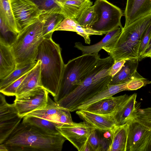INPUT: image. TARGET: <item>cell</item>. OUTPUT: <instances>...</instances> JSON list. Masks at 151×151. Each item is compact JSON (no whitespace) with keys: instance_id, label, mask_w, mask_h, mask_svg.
I'll use <instances>...</instances> for the list:
<instances>
[{"instance_id":"1","label":"cell","mask_w":151,"mask_h":151,"mask_svg":"<svg viewBox=\"0 0 151 151\" xmlns=\"http://www.w3.org/2000/svg\"><path fill=\"white\" fill-rule=\"evenodd\" d=\"M66 140L22 121L3 143L8 151H61Z\"/></svg>"},{"instance_id":"2","label":"cell","mask_w":151,"mask_h":151,"mask_svg":"<svg viewBox=\"0 0 151 151\" xmlns=\"http://www.w3.org/2000/svg\"><path fill=\"white\" fill-rule=\"evenodd\" d=\"M114 60L110 56L100 58L86 79L72 91L55 102L59 107L71 112L79 104L104 89L109 84V75Z\"/></svg>"},{"instance_id":"3","label":"cell","mask_w":151,"mask_h":151,"mask_svg":"<svg viewBox=\"0 0 151 151\" xmlns=\"http://www.w3.org/2000/svg\"><path fill=\"white\" fill-rule=\"evenodd\" d=\"M41 61V85L54 97L59 91L64 66L61 49L52 37L44 38L40 45L36 61Z\"/></svg>"},{"instance_id":"4","label":"cell","mask_w":151,"mask_h":151,"mask_svg":"<svg viewBox=\"0 0 151 151\" xmlns=\"http://www.w3.org/2000/svg\"><path fill=\"white\" fill-rule=\"evenodd\" d=\"M151 24V13L124 26L116 41L102 49L111 57L114 63L123 59L138 60L142 38Z\"/></svg>"},{"instance_id":"5","label":"cell","mask_w":151,"mask_h":151,"mask_svg":"<svg viewBox=\"0 0 151 151\" xmlns=\"http://www.w3.org/2000/svg\"><path fill=\"white\" fill-rule=\"evenodd\" d=\"M42 28L38 19L22 28L10 44L17 68L36 62L39 47L44 38Z\"/></svg>"},{"instance_id":"6","label":"cell","mask_w":151,"mask_h":151,"mask_svg":"<svg viewBox=\"0 0 151 151\" xmlns=\"http://www.w3.org/2000/svg\"><path fill=\"white\" fill-rule=\"evenodd\" d=\"M100 55L85 54L69 60L65 64L58 94L54 99L57 102L73 90L89 75Z\"/></svg>"},{"instance_id":"7","label":"cell","mask_w":151,"mask_h":151,"mask_svg":"<svg viewBox=\"0 0 151 151\" xmlns=\"http://www.w3.org/2000/svg\"><path fill=\"white\" fill-rule=\"evenodd\" d=\"M93 6L96 20L89 28L103 34L117 27L122 29L121 19L124 15L120 8L107 0H96Z\"/></svg>"},{"instance_id":"8","label":"cell","mask_w":151,"mask_h":151,"mask_svg":"<svg viewBox=\"0 0 151 151\" xmlns=\"http://www.w3.org/2000/svg\"><path fill=\"white\" fill-rule=\"evenodd\" d=\"M48 92L40 86L21 96L14 101L19 116L22 118L29 113L45 107L48 101Z\"/></svg>"},{"instance_id":"9","label":"cell","mask_w":151,"mask_h":151,"mask_svg":"<svg viewBox=\"0 0 151 151\" xmlns=\"http://www.w3.org/2000/svg\"><path fill=\"white\" fill-rule=\"evenodd\" d=\"M4 95L0 94V144L3 143L23 119L18 114L14 103L8 104Z\"/></svg>"},{"instance_id":"10","label":"cell","mask_w":151,"mask_h":151,"mask_svg":"<svg viewBox=\"0 0 151 151\" xmlns=\"http://www.w3.org/2000/svg\"><path fill=\"white\" fill-rule=\"evenodd\" d=\"M93 128L84 121L57 127L60 133L78 151H83Z\"/></svg>"},{"instance_id":"11","label":"cell","mask_w":151,"mask_h":151,"mask_svg":"<svg viewBox=\"0 0 151 151\" xmlns=\"http://www.w3.org/2000/svg\"><path fill=\"white\" fill-rule=\"evenodd\" d=\"M127 124L126 151H145L151 138V130L134 119Z\"/></svg>"},{"instance_id":"12","label":"cell","mask_w":151,"mask_h":151,"mask_svg":"<svg viewBox=\"0 0 151 151\" xmlns=\"http://www.w3.org/2000/svg\"><path fill=\"white\" fill-rule=\"evenodd\" d=\"M16 20L22 29L38 19L41 12L30 0H10Z\"/></svg>"},{"instance_id":"13","label":"cell","mask_w":151,"mask_h":151,"mask_svg":"<svg viewBox=\"0 0 151 151\" xmlns=\"http://www.w3.org/2000/svg\"><path fill=\"white\" fill-rule=\"evenodd\" d=\"M70 112L67 109L59 107L49 97L47 104L45 107L33 111L26 115L43 118L63 125L71 124L74 122Z\"/></svg>"},{"instance_id":"14","label":"cell","mask_w":151,"mask_h":151,"mask_svg":"<svg viewBox=\"0 0 151 151\" xmlns=\"http://www.w3.org/2000/svg\"><path fill=\"white\" fill-rule=\"evenodd\" d=\"M76 113L88 125L102 132H109L115 126L114 114L103 115L85 109L76 111Z\"/></svg>"},{"instance_id":"15","label":"cell","mask_w":151,"mask_h":151,"mask_svg":"<svg viewBox=\"0 0 151 151\" xmlns=\"http://www.w3.org/2000/svg\"><path fill=\"white\" fill-rule=\"evenodd\" d=\"M151 13V0H127L124 16L126 26L139 18Z\"/></svg>"},{"instance_id":"16","label":"cell","mask_w":151,"mask_h":151,"mask_svg":"<svg viewBox=\"0 0 151 151\" xmlns=\"http://www.w3.org/2000/svg\"><path fill=\"white\" fill-rule=\"evenodd\" d=\"M137 97L136 93L129 96L120 106L114 115L116 126L128 124L134 119L139 107L136 101Z\"/></svg>"},{"instance_id":"17","label":"cell","mask_w":151,"mask_h":151,"mask_svg":"<svg viewBox=\"0 0 151 151\" xmlns=\"http://www.w3.org/2000/svg\"><path fill=\"white\" fill-rule=\"evenodd\" d=\"M17 68L16 62L10 44L0 37V79L6 77Z\"/></svg>"},{"instance_id":"18","label":"cell","mask_w":151,"mask_h":151,"mask_svg":"<svg viewBox=\"0 0 151 151\" xmlns=\"http://www.w3.org/2000/svg\"><path fill=\"white\" fill-rule=\"evenodd\" d=\"M128 95L126 94L118 96H111L93 104L85 110L99 114H115L120 106Z\"/></svg>"},{"instance_id":"19","label":"cell","mask_w":151,"mask_h":151,"mask_svg":"<svg viewBox=\"0 0 151 151\" xmlns=\"http://www.w3.org/2000/svg\"><path fill=\"white\" fill-rule=\"evenodd\" d=\"M41 61L37 60L34 67L27 73L18 88L16 98H18L40 86H42L41 81Z\"/></svg>"},{"instance_id":"20","label":"cell","mask_w":151,"mask_h":151,"mask_svg":"<svg viewBox=\"0 0 151 151\" xmlns=\"http://www.w3.org/2000/svg\"><path fill=\"white\" fill-rule=\"evenodd\" d=\"M121 29L117 27L108 32L105 36L98 42L89 46H84L80 42L75 43L74 47L80 50L82 54H98L99 52L103 47L109 46L114 42L119 36Z\"/></svg>"},{"instance_id":"21","label":"cell","mask_w":151,"mask_h":151,"mask_svg":"<svg viewBox=\"0 0 151 151\" xmlns=\"http://www.w3.org/2000/svg\"><path fill=\"white\" fill-rule=\"evenodd\" d=\"M129 82L116 85H108L104 89L79 104L74 108L71 112L81 109H85L90 105L96 102L113 96L116 94L121 91H128L127 86Z\"/></svg>"},{"instance_id":"22","label":"cell","mask_w":151,"mask_h":151,"mask_svg":"<svg viewBox=\"0 0 151 151\" xmlns=\"http://www.w3.org/2000/svg\"><path fill=\"white\" fill-rule=\"evenodd\" d=\"M139 60H127L121 70L111 77L109 84L114 85L128 82L135 78L142 77L137 72Z\"/></svg>"},{"instance_id":"23","label":"cell","mask_w":151,"mask_h":151,"mask_svg":"<svg viewBox=\"0 0 151 151\" xmlns=\"http://www.w3.org/2000/svg\"><path fill=\"white\" fill-rule=\"evenodd\" d=\"M55 31L75 32L83 37L85 42L88 44L90 43V35H103L101 32L95 31L89 28L83 27L80 25L75 20L69 18H65L57 27Z\"/></svg>"},{"instance_id":"24","label":"cell","mask_w":151,"mask_h":151,"mask_svg":"<svg viewBox=\"0 0 151 151\" xmlns=\"http://www.w3.org/2000/svg\"><path fill=\"white\" fill-rule=\"evenodd\" d=\"M109 132L110 139L108 151H126L128 124L115 126Z\"/></svg>"},{"instance_id":"25","label":"cell","mask_w":151,"mask_h":151,"mask_svg":"<svg viewBox=\"0 0 151 151\" xmlns=\"http://www.w3.org/2000/svg\"><path fill=\"white\" fill-rule=\"evenodd\" d=\"M65 18L64 15L61 13H41L38 19L42 24V34L44 38L52 37L53 33Z\"/></svg>"},{"instance_id":"26","label":"cell","mask_w":151,"mask_h":151,"mask_svg":"<svg viewBox=\"0 0 151 151\" xmlns=\"http://www.w3.org/2000/svg\"><path fill=\"white\" fill-rule=\"evenodd\" d=\"M92 5V2L90 0H67L61 6L62 13L65 18L76 20Z\"/></svg>"},{"instance_id":"27","label":"cell","mask_w":151,"mask_h":151,"mask_svg":"<svg viewBox=\"0 0 151 151\" xmlns=\"http://www.w3.org/2000/svg\"><path fill=\"white\" fill-rule=\"evenodd\" d=\"M0 18L14 35L16 36L22 29L15 19L10 0H0Z\"/></svg>"},{"instance_id":"28","label":"cell","mask_w":151,"mask_h":151,"mask_svg":"<svg viewBox=\"0 0 151 151\" xmlns=\"http://www.w3.org/2000/svg\"><path fill=\"white\" fill-rule=\"evenodd\" d=\"M22 121L36 126L51 134L56 135L60 134L57 127L63 126L58 123L33 116L26 115L23 118Z\"/></svg>"},{"instance_id":"29","label":"cell","mask_w":151,"mask_h":151,"mask_svg":"<svg viewBox=\"0 0 151 151\" xmlns=\"http://www.w3.org/2000/svg\"><path fill=\"white\" fill-rule=\"evenodd\" d=\"M36 63H30L22 67H17L8 76L0 80V91L27 73L34 67Z\"/></svg>"},{"instance_id":"30","label":"cell","mask_w":151,"mask_h":151,"mask_svg":"<svg viewBox=\"0 0 151 151\" xmlns=\"http://www.w3.org/2000/svg\"><path fill=\"white\" fill-rule=\"evenodd\" d=\"M41 13L55 12L62 13L61 6L67 0H30Z\"/></svg>"},{"instance_id":"31","label":"cell","mask_w":151,"mask_h":151,"mask_svg":"<svg viewBox=\"0 0 151 151\" xmlns=\"http://www.w3.org/2000/svg\"><path fill=\"white\" fill-rule=\"evenodd\" d=\"M96 20V16L93 5L86 9L76 21L81 25L89 28Z\"/></svg>"},{"instance_id":"32","label":"cell","mask_w":151,"mask_h":151,"mask_svg":"<svg viewBox=\"0 0 151 151\" xmlns=\"http://www.w3.org/2000/svg\"><path fill=\"white\" fill-rule=\"evenodd\" d=\"M134 119L151 130V107L138 109Z\"/></svg>"},{"instance_id":"33","label":"cell","mask_w":151,"mask_h":151,"mask_svg":"<svg viewBox=\"0 0 151 151\" xmlns=\"http://www.w3.org/2000/svg\"><path fill=\"white\" fill-rule=\"evenodd\" d=\"M151 42V24L145 32L142 38L139 52V60L142 59L143 55L149 48Z\"/></svg>"},{"instance_id":"34","label":"cell","mask_w":151,"mask_h":151,"mask_svg":"<svg viewBox=\"0 0 151 151\" xmlns=\"http://www.w3.org/2000/svg\"><path fill=\"white\" fill-rule=\"evenodd\" d=\"M27 73L11 83L3 89L0 90V93L4 95L8 96H15L18 88L26 76Z\"/></svg>"},{"instance_id":"35","label":"cell","mask_w":151,"mask_h":151,"mask_svg":"<svg viewBox=\"0 0 151 151\" xmlns=\"http://www.w3.org/2000/svg\"><path fill=\"white\" fill-rule=\"evenodd\" d=\"M151 84V81L143 77H137L129 81L127 84L128 91L136 90L146 85Z\"/></svg>"},{"instance_id":"36","label":"cell","mask_w":151,"mask_h":151,"mask_svg":"<svg viewBox=\"0 0 151 151\" xmlns=\"http://www.w3.org/2000/svg\"><path fill=\"white\" fill-rule=\"evenodd\" d=\"M96 129L93 128L88 138V142L93 151H100L101 138L99 136Z\"/></svg>"},{"instance_id":"37","label":"cell","mask_w":151,"mask_h":151,"mask_svg":"<svg viewBox=\"0 0 151 151\" xmlns=\"http://www.w3.org/2000/svg\"><path fill=\"white\" fill-rule=\"evenodd\" d=\"M126 60H121L114 63L110 68L109 75L111 77H113L121 70Z\"/></svg>"},{"instance_id":"38","label":"cell","mask_w":151,"mask_h":151,"mask_svg":"<svg viewBox=\"0 0 151 151\" xmlns=\"http://www.w3.org/2000/svg\"><path fill=\"white\" fill-rule=\"evenodd\" d=\"M147 57H149L151 58V42L149 48L143 55L142 59Z\"/></svg>"},{"instance_id":"39","label":"cell","mask_w":151,"mask_h":151,"mask_svg":"<svg viewBox=\"0 0 151 151\" xmlns=\"http://www.w3.org/2000/svg\"><path fill=\"white\" fill-rule=\"evenodd\" d=\"M145 151H151V138L145 147Z\"/></svg>"},{"instance_id":"40","label":"cell","mask_w":151,"mask_h":151,"mask_svg":"<svg viewBox=\"0 0 151 151\" xmlns=\"http://www.w3.org/2000/svg\"><path fill=\"white\" fill-rule=\"evenodd\" d=\"M0 151H8L6 147L3 143L0 144Z\"/></svg>"},{"instance_id":"41","label":"cell","mask_w":151,"mask_h":151,"mask_svg":"<svg viewBox=\"0 0 151 151\" xmlns=\"http://www.w3.org/2000/svg\"></svg>"}]
</instances>
